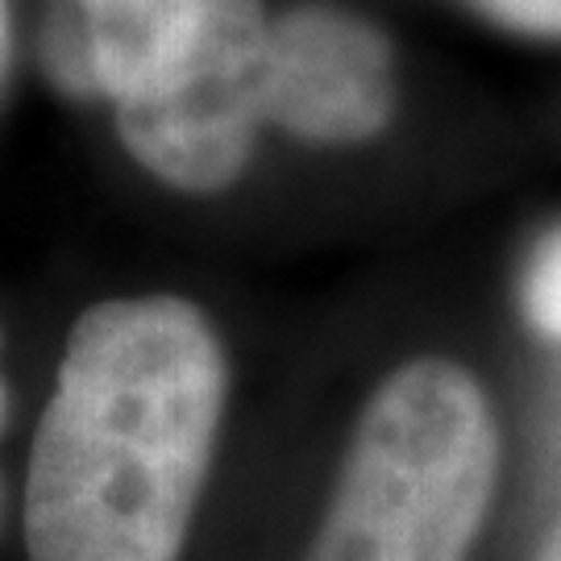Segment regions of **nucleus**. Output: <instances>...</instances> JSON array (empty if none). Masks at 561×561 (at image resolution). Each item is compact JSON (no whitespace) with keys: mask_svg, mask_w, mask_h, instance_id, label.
<instances>
[{"mask_svg":"<svg viewBox=\"0 0 561 561\" xmlns=\"http://www.w3.org/2000/svg\"><path fill=\"white\" fill-rule=\"evenodd\" d=\"M225 400V345L192 300L92 304L67 333L30 449V561H180Z\"/></svg>","mask_w":561,"mask_h":561,"instance_id":"1","label":"nucleus"},{"mask_svg":"<svg viewBox=\"0 0 561 561\" xmlns=\"http://www.w3.org/2000/svg\"><path fill=\"white\" fill-rule=\"evenodd\" d=\"M500 486V424L449 358L391 370L366 400L304 561H466Z\"/></svg>","mask_w":561,"mask_h":561,"instance_id":"2","label":"nucleus"},{"mask_svg":"<svg viewBox=\"0 0 561 561\" xmlns=\"http://www.w3.org/2000/svg\"><path fill=\"white\" fill-rule=\"evenodd\" d=\"M266 4L213 0L192 59L146 101L113 108L121 146L175 192H225L241 180L266 125Z\"/></svg>","mask_w":561,"mask_h":561,"instance_id":"3","label":"nucleus"},{"mask_svg":"<svg viewBox=\"0 0 561 561\" xmlns=\"http://www.w3.org/2000/svg\"><path fill=\"white\" fill-rule=\"evenodd\" d=\"M396 117V55L379 25L308 0L271 18L266 125L308 146H362Z\"/></svg>","mask_w":561,"mask_h":561,"instance_id":"4","label":"nucleus"},{"mask_svg":"<svg viewBox=\"0 0 561 561\" xmlns=\"http://www.w3.org/2000/svg\"><path fill=\"white\" fill-rule=\"evenodd\" d=\"M213 0H71L46 30V67L76 96L146 101L192 59Z\"/></svg>","mask_w":561,"mask_h":561,"instance_id":"5","label":"nucleus"},{"mask_svg":"<svg viewBox=\"0 0 561 561\" xmlns=\"http://www.w3.org/2000/svg\"><path fill=\"white\" fill-rule=\"evenodd\" d=\"M524 312L537 333L561 337V233L541 241L524 275Z\"/></svg>","mask_w":561,"mask_h":561,"instance_id":"6","label":"nucleus"},{"mask_svg":"<svg viewBox=\"0 0 561 561\" xmlns=\"http://www.w3.org/2000/svg\"><path fill=\"white\" fill-rule=\"evenodd\" d=\"M500 30L528 38H561V0H461Z\"/></svg>","mask_w":561,"mask_h":561,"instance_id":"7","label":"nucleus"},{"mask_svg":"<svg viewBox=\"0 0 561 561\" xmlns=\"http://www.w3.org/2000/svg\"><path fill=\"white\" fill-rule=\"evenodd\" d=\"M4 67H9V4L0 0V80H4Z\"/></svg>","mask_w":561,"mask_h":561,"instance_id":"8","label":"nucleus"},{"mask_svg":"<svg viewBox=\"0 0 561 561\" xmlns=\"http://www.w3.org/2000/svg\"><path fill=\"white\" fill-rule=\"evenodd\" d=\"M537 561H561V524L549 533V541L541 545V553H537Z\"/></svg>","mask_w":561,"mask_h":561,"instance_id":"9","label":"nucleus"},{"mask_svg":"<svg viewBox=\"0 0 561 561\" xmlns=\"http://www.w3.org/2000/svg\"><path fill=\"white\" fill-rule=\"evenodd\" d=\"M4 408H9V403H4V382H0V424H4Z\"/></svg>","mask_w":561,"mask_h":561,"instance_id":"10","label":"nucleus"}]
</instances>
